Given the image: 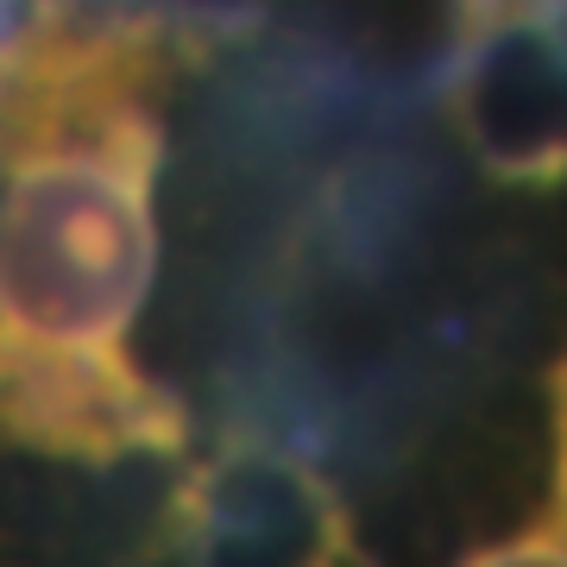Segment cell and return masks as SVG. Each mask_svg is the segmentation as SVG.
<instances>
[{
  "instance_id": "1",
  "label": "cell",
  "mask_w": 567,
  "mask_h": 567,
  "mask_svg": "<svg viewBox=\"0 0 567 567\" xmlns=\"http://www.w3.org/2000/svg\"><path fill=\"white\" fill-rule=\"evenodd\" d=\"M221 20L177 0H25L7 13L0 385L7 442L114 466L183 454V404L126 334L158 271L164 107Z\"/></svg>"
},
{
  "instance_id": "2",
  "label": "cell",
  "mask_w": 567,
  "mask_h": 567,
  "mask_svg": "<svg viewBox=\"0 0 567 567\" xmlns=\"http://www.w3.org/2000/svg\"><path fill=\"white\" fill-rule=\"evenodd\" d=\"M454 121L492 177H567V0L461 39Z\"/></svg>"
},
{
  "instance_id": "3",
  "label": "cell",
  "mask_w": 567,
  "mask_h": 567,
  "mask_svg": "<svg viewBox=\"0 0 567 567\" xmlns=\"http://www.w3.org/2000/svg\"><path fill=\"white\" fill-rule=\"evenodd\" d=\"M461 567H567V543L555 524H536V529H517L505 543H486L473 548Z\"/></svg>"
},
{
  "instance_id": "4",
  "label": "cell",
  "mask_w": 567,
  "mask_h": 567,
  "mask_svg": "<svg viewBox=\"0 0 567 567\" xmlns=\"http://www.w3.org/2000/svg\"><path fill=\"white\" fill-rule=\"evenodd\" d=\"M536 7H555V0H454V39H473V32L505 25L517 13H536Z\"/></svg>"
},
{
  "instance_id": "5",
  "label": "cell",
  "mask_w": 567,
  "mask_h": 567,
  "mask_svg": "<svg viewBox=\"0 0 567 567\" xmlns=\"http://www.w3.org/2000/svg\"><path fill=\"white\" fill-rule=\"evenodd\" d=\"M548 524L567 543V410H555V505H548Z\"/></svg>"
},
{
  "instance_id": "6",
  "label": "cell",
  "mask_w": 567,
  "mask_h": 567,
  "mask_svg": "<svg viewBox=\"0 0 567 567\" xmlns=\"http://www.w3.org/2000/svg\"><path fill=\"white\" fill-rule=\"evenodd\" d=\"M548 410H567V353L555 360V372H548Z\"/></svg>"
},
{
  "instance_id": "7",
  "label": "cell",
  "mask_w": 567,
  "mask_h": 567,
  "mask_svg": "<svg viewBox=\"0 0 567 567\" xmlns=\"http://www.w3.org/2000/svg\"><path fill=\"white\" fill-rule=\"evenodd\" d=\"M7 7H25V0H7Z\"/></svg>"
}]
</instances>
